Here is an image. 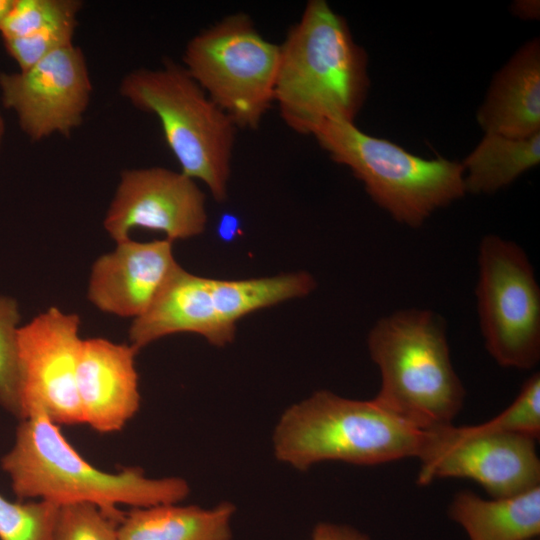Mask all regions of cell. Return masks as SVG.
Listing matches in <instances>:
<instances>
[{"label":"cell","mask_w":540,"mask_h":540,"mask_svg":"<svg viewBox=\"0 0 540 540\" xmlns=\"http://www.w3.org/2000/svg\"><path fill=\"white\" fill-rule=\"evenodd\" d=\"M279 47L274 102L284 123L302 135L326 121L354 123L370 80L346 20L325 0H310Z\"/></svg>","instance_id":"obj_1"},{"label":"cell","mask_w":540,"mask_h":540,"mask_svg":"<svg viewBox=\"0 0 540 540\" xmlns=\"http://www.w3.org/2000/svg\"><path fill=\"white\" fill-rule=\"evenodd\" d=\"M1 467L19 500L37 498L59 506L87 502L118 511L119 504L134 508L176 504L190 491L178 477L148 478L134 467L119 473L95 468L41 410L20 420L15 443L1 458Z\"/></svg>","instance_id":"obj_2"},{"label":"cell","mask_w":540,"mask_h":540,"mask_svg":"<svg viewBox=\"0 0 540 540\" xmlns=\"http://www.w3.org/2000/svg\"><path fill=\"white\" fill-rule=\"evenodd\" d=\"M367 347L380 371L374 398L382 406L425 431L453 425L466 391L453 367L440 314L426 308L395 310L372 326Z\"/></svg>","instance_id":"obj_3"},{"label":"cell","mask_w":540,"mask_h":540,"mask_svg":"<svg viewBox=\"0 0 540 540\" xmlns=\"http://www.w3.org/2000/svg\"><path fill=\"white\" fill-rule=\"evenodd\" d=\"M382 406L319 390L287 408L273 434L276 458L300 471L336 460L376 465L420 458L431 437Z\"/></svg>","instance_id":"obj_4"},{"label":"cell","mask_w":540,"mask_h":540,"mask_svg":"<svg viewBox=\"0 0 540 540\" xmlns=\"http://www.w3.org/2000/svg\"><path fill=\"white\" fill-rule=\"evenodd\" d=\"M120 94L135 108L154 114L181 172L202 181L218 202L227 198L236 126L184 66L165 61L158 69L126 74Z\"/></svg>","instance_id":"obj_5"},{"label":"cell","mask_w":540,"mask_h":540,"mask_svg":"<svg viewBox=\"0 0 540 540\" xmlns=\"http://www.w3.org/2000/svg\"><path fill=\"white\" fill-rule=\"evenodd\" d=\"M311 135L364 184L375 204L404 226L421 227L434 212L466 194L461 163L423 159L350 122L326 121Z\"/></svg>","instance_id":"obj_6"},{"label":"cell","mask_w":540,"mask_h":540,"mask_svg":"<svg viewBox=\"0 0 540 540\" xmlns=\"http://www.w3.org/2000/svg\"><path fill=\"white\" fill-rule=\"evenodd\" d=\"M315 287L305 271L227 280L194 275L180 266L152 306L133 319L130 344L138 351L171 334L194 333L223 347L234 340L237 322L246 315L304 297Z\"/></svg>","instance_id":"obj_7"},{"label":"cell","mask_w":540,"mask_h":540,"mask_svg":"<svg viewBox=\"0 0 540 540\" xmlns=\"http://www.w3.org/2000/svg\"><path fill=\"white\" fill-rule=\"evenodd\" d=\"M280 47L245 13L202 30L187 43L184 68L236 127L255 129L271 104Z\"/></svg>","instance_id":"obj_8"},{"label":"cell","mask_w":540,"mask_h":540,"mask_svg":"<svg viewBox=\"0 0 540 540\" xmlns=\"http://www.w3.org/2000/svg\"><path fill=\"white\" fill-rule=\"evenodd\" d=\"M475 288L479 328L501 367L534 368L540 360V286L526 251L496 234L478 246Z\"/></svg>","instance_id":"obj_9"},{"label":"cell","mask_w":540,"mask_h":540,"mask_svg":"<svg viewBox=\"0 0 540 540\" xmlns=\"http://www.w3.org/2000/svg\"><path fill=\"white\" fill-rule=\"evenodd\" d=\"M536 438L514 433H470L454 425L432 431L419 458L418 482L467 478L493 498L512 497L540 486Z\"/></svg>","instance_id":"obj_10"},{"label":"cell","mask_w":540,"mask_h":540,"mask_svg":"<svg viewBox=\"0 0 540 540\" xmlns=\"http://www.w3.org/2000/svg\"><path fill=\"white\" fill-rule=\"evenodd\" d=\"M80 318L51 307L18 330L21 420L44 411L57 425L82 424L76 371Z\"/></svg>","instance_id":"obj_11"},{"label":"cell","mask_w":540,"mask_h":540,"mask_svg":"<svg viewBox=\"0 0 540 540\" xmlns=\"http://www.w3.org/2000/svg\"><path fill=\"white\" fill-rule=\"evenodd\" d=\"M92 85L83 51L71 44L19 72L0 73V95L32 141L68 137L83 122Z\"/></svg>","instance_id":"obj_12"},{"label":"cell","mask_w":540,"mask_h":540,"mask_svg":"<svg viewBox=\"0 0 540 540\" xmlns=\"http://www.w3.org/2000/svg\"><path fill=\"white\" fill-rule=\"evenodd\" d=\"M207 221L205 195L194 179L149 167L121 172L103 224L116 243L135 228L162 232L173 242L200 235Z\"/></svg>","instance_id":"obj_13"},{"label":"cell","mask_w":540,"mask_h":540,"mask_svg":"<svg viewBox=\"0 0 540 540\" xmlns=\"http://www.w3.org/2000/svg\"><path fill=\"white\" fill-rule=\"evenodd\" d=\"M163 239L138 242L130 238L101 255L92 265L88 299L100 311L136 319L158 298L180 267Z\"/></svg>","instance_id":"obj_14"},{"label":"cell","mask_w":540,"mask_h":540,"mask_svg":"<svg viewBox=\"0 0 540 540\" xmlns=\"http://www.w3.org/2000/svg\"><path fill=\"white\" fill-rule=\"evenodd\" d=\"M131 344L104 338L81 341L76 384L83 422L100 433L120 431L140 405Z\"/></svg>","instance_id":"obj_15"},{"label":"cell","mask_w":540,"mask_h":540,"mask_svg":"<svg viewBox=\"0 0 540 540\" xmlns=\"http://www.w3.org/2000/svg\"><path fill=\"white\" fill-rule=\"evenodd\" d=\"M485 134L527 138L540 132V44H524L495 75L477 113Z\"/></svg>","instance_id":"obj_16"},{"label":"cell","mask_w":540,"mask_h":540,"mask_svg":"<svg viewBox=\"0 0 540 540\" xmlns=\"http://www.w3.org/2000/svg\"><path fill=\"white\" fill-rule=\"evenodd\" d=\"M235 507L223 502L211 509L162 504L124 514L117 540H231Z\"/></svg>","instance_id":"obj_17"},{"label":"cell","mask_w":540,"mask_h":540,"mask_svg":"<svg viewBox=\"0 0 540 540\" xmlns=\"http://www.w3.org/2000/svg\"><path fill=\"white\" fill-rule=\"evenodd\" d=\"M451 518L470 540H532L540 533V486L522 494L485 500L471 491L454 496Z\"/></svg>","instance_id":"obj_18"},{"label":"cell","mask_w":540,"mask_h":540,"mask_svg":"<svg viewBox=\"0 0 540 540\" xmlns=\"http://www.w3.org/2000/svg\"><path fill=\"white\" fill-rule=\"evenodd\" d=\"M540 162V132L527 138L485 134L461 163L466 193L494 194Z\"/></svg>","instance_id":"obj_19"},{"label":"cell","mask_w":540,"mask_h":540,"mask_svg":"<svg viewBox=\"0 0 540 540\" xmlns=\"http://www.w3.org/2000/svg\"><path fill=\"white\" fill-rule=\"evenodd\" d=\"M59 508L44 500L13 502L0 494V540H55Z\"/></svg>","instance_id":"obj_20"},{"label":"cell","mask_w":540,"mask_h":540,"mask_svg":"<svg viewBox=\"0 0 540 540\" xmlns=\"http://www.w3.org/2000/svg\"><path fill=\"white\" fill-rule=\"evenodd\" d=\"M19 321L20 312L17 301L9 296H0V405L21 420Z\"/></svg>","instance_id":"obj_21"},{"label":"cell","mask_w":540,"mask_h":540,"mask_svg":"<svg viewBox=\"0 0 540 540\" xmlns=\"http://www.w3.org/2000/svg\"><path fill=\"white\" fill-rule=\"evenodd\" d=\"M81 7L78 0H14L0 28L2 39L29 36L77 20Z\"/></svg>","instance_id":"obj_22"},{"label":"cell","mask_w":540,"mask_h":540,"mask_svg":"<svg viewBox=\"0 0 540 540\" xmlns=\"http://www.w3.org/2000/svg\"><path fill=\"white\" fill-rule=\"evenodd\" d=\"M470 433H514L532 436L540 434V374L531 375L521 386L514 401L489 421L464 426Z\"/></svg>","instance_id":"obj_23"},{"label":"cell","mask_w":540,"mask_h":540,"mask_svg":"<svg viewBox=\"0 0 540 540\" xmlns=\"http://www.w3.org/2000/svg\"><path fill=\"white\" fill-rule=\"evenodd\" d=\"M123 516L120 510L107 511L87 502L61 505L55 540H117Z\"/></svg>","instance_id":"obj_24"},{"label":"cell","mask_w":540,"mask_h":540,"mask_svg":"<svg viewBox=\"0 0 540 540\" xmlns=\"http://www.w3.org/2000/svg\"><path fill=\"white\" fill-rule=\"evenodd\" d=\"M76 27L77 20H70L29 36L2 40L20 71H25L49 54L73 44Z\"/></svg>","instance_id":"obj_25"},{"label":"cell","mask_w":540,"mask_h":540,"mask_svg":"<svg viewBox=\"0 0 540 540\" xmlns=\"http://www.w3.org/2000/svg\"><path fill=\"white\" fill-rule=\"evenodd\" d=\"M311 540H370L354 528L331 523H319L312 532Z\"/></svg>","instance_id":"obj_26"},{"label":"cell","mask_w":540,"mask_h":540,"mask_svg":"<svg viewBox=\"0 0 540 540\" xmlns=\"http://www.w3.org/2000/svg\"><path fill=\"white\" fill-rule=\"evenodd\" d=\"M512 12L523 19H538L539 1L521 0L512 5Z\"/></svg>","instance_id":"obj_27"},{"label":"cell","mask_w":540,"mask_h":540,"mask_svg":"<svg viewBox=\"0 0 540 540\" xmlns=\"http://www.w3.org/2000/svg\"><path fill=\"white\" fill-rule=\"evenodd\" d=\"M13 2L14 0H0V28L8 12L10 11Z\"/></svg>","instance_id":"obj_28"},{"label":"cell","mask_w":540,"mask_h":540,"mask_svg":"<svg viewBox=\"0 0 540 540\" xmlns=\"http://www.w3.org/2000/svg\"><path fill=\"white\" fill-rule=\"evenodd\" d=\"M5 128H6L5 120H4V117H3V115H2V113L0 111V149H1L3 139H4V135H5Z\"/></svg>","instance_id":"obj_29"},{"label":"cell","mask_w":540,"mask_h":540,"mask_svg":"<svg viewBox=\"0 0 540 540\" xmlns=\"http://www.w3.org/2000/svg\"><path fill=\"white\" fill-rule=\"evenodd\" d=\"M532 540H536V539H532Z\"/></svg>","instance_id":"obj_30"}]
</instances>
